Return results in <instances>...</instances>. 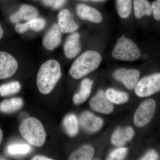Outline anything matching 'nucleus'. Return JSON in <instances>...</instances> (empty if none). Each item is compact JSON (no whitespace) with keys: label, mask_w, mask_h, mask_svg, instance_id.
Returning a JSON list of instances; mask_svg holds the SVG:
<instances>
[{"label":"nucleus","mask_w":160,"mask_h":160,"mask_svg":"<svg viewBox=\"0 0 160 160\" xmlns=\"http://www.w3.org/2000/svg\"><path fill=\"white\" fill-rule=\"evenodd\" d=\"M29 29L35 32L41 31L45 28L46 21L43 18H36L27 22Z\"/></svg>","instance_id":"obj_26"},{"label":"nucleus","mask_w":160,"mask_h":160,"mask_svg":"<svg viewBox=\"0 0 160 160\" xmlns=\"http://www.w3.org/2000/svg\"><path fill=\"white\" fill-rule=\"evenodd\" d=\"M93 81L89 78H85L81 83L79 92L74 95L73 102L78 105L85 102L89 98L91 92Z\"/></svg>","instance_id":"obj_17"},{"label":"nucleus","mask_w":160,"mask_h":160,"mask_svg":"<svg viewBox=\"0 0 160 160\" xmlns=\"http://www.w3.org/2000/svg\"><path fill=\"white\" fill-rule=\"evenodd\" d=\"M64 53L67 58L72 59L76 57L81 50L80 34L74 32L69 36L64 44Z\"/></svg>","instance_id":"obj_15"},{"label":"nucleus","mask_w":160,"mask_h":160,"mask_svg":"<svg viewBox=\"0 0 160 160\" xmlns=\"http://www.w3.org/2000/svg\"><path fill=\"white\" fill-rule=\"evenodd\" d=\"M32 1H39V0H32Z\"/></svg>","instance_id":"obj_37"},{"label":"nucleus","mask_w":160,"mask_h":160,"mask_svg":"<svg viewBox=\"0 0 160 160\" xmlns=\"http://www.w3.org/2000/svg\"><path fill=\"white\" fill-rule=\"evenodd\" d=\"M94 150L92 146L85 145L77 151L72 152L69 157V160H90L92 158Z\"/></svg>","instance_id":"obj_21"},{"label":"nucleus","mask_w":160,"mask_h":160,"mask_svg":"<svg viewBox=\"0 0 160 160\" xmlns=\"http://www.w3.org/2000/svg\"><path fill=\"white\" fill-rule=\"evenodd\" d=\"M62 41V32L58 24H55L43 38V46L48 50H52L59 46Z\"/></svg>","instance_id":"obj_13"},{"label":"nucleus","mask_w":160,"mask_h":160,"mask_svg":"<svg viewBox=\"0 0 160 160\" xmlns=\"http://www.w3.org/2000/svg\"><path fill=\"white\" fill-rule=\"evenodd\" d=\"M151 7L154 18L158 21H160V0H157L153 2Z\"/></svg>","instance_id":"obj_29"},{"label":"nucleus","mask_w":160,"mask_h":160,"mask_svg":"<svg viewBox=\"0 0 160 160\" xmlns=\"http://www.w3.org/2000/svg\"><path fill=\"white\" fill-rule=\"evenodd\" d=\"M3 139V132L2 129H0V144L2 143Z\"/></svg>","instance_id":"obj_34"},{"label":"nucleus","mask_w":160,"mask_h":160,"mask_svg":"<svg viewBox=\"0 0 160 160\" xmlns=\"http://www.w3.org/2000/svg\"><path fill=\"white\" fill-rule=\"evenodd\" d=\"M32 160H52V159L43 156L38 155L32 158Z\"/></svg>","instance_id":"obj_32"},{"label":"nucleus","mask_w":160,"mask_h":160,"mask_svg":"<svg viewBox=\"0 0 160 160\" xmlns=\"http://www.w3.org/2000/svg\"><path fill=\"white\" fill-rule=\"evenodd\" d=\"M102 60V57L98 52L86 51L74 61L69 70V73L75 79L82 78L97 69Z\"/></svg>","instance_id":"obj_2"},{"label":"nucleus","mask_w":160,"mask_h":160,"mask_svg":"<svg viewBox=\"0 0 160 160\" xmlns=\"http://www.w3.org/2000/svg\"><path fill=\"white\" fill-rule=\"evenodd\" d=\"M62 77L59 63L56 60H49L40 67L37 77L39 91L43 94L52 91Z\"/></svg>","instance_id":"obj_1"},{"label":"nucleus","mask_w":160,"mask_h":160,"mask_svg":"<svg viewBox=\"0 0 160 160\" xmlns=\"http://www.w3.org/2000/svg\"><path fill=\"white\" fill-rule=\"evenodd\" d=\"M89 105L93 111L105 114H109L114 109L112 103L106 98V94L102 90L98 92L90 100Z\"/></svg>","instance_id":"obj_9"},{"label":"nucleus","mask_w":160,"mask_h":160,"mask_svg":"<svg viewBox=\"0 0 160 160\" xmlns=\"http://www.w3.org/2000/svg\"><path fill=\"white\" fill-rule=\"evenodd\" d=\"M23 106V100L21 98L5 99L0 103V111L5 113H12L18 111Z\"/></svg>","instance_id":"obj_18"},{"label":"nucleus","mask_w":160,"mask_h":160,"mask_svg":"<svg viewBox=\"0 0 160 160\" xmlns=\"http://www.w3.org/2000/svg\"><path fill=\"white\" fill-rule=\"evenodd\" d=\"M81 1H88L89 0H81Z\"/></svg>","instance_id":"obj_36"},{"label":"nucleus","mask_w":160,"mask_h":160,"mask_svg":"<svg viewBox=\"0 0 160 160\" xmlns=\"http://www.w3.org/2000/svg\"><path fill=\"white\" fill-rule=\"evenodd\" d=\"M63 126L66 133L71 137L76 136L78 132L79 122L75 115H67L63 120Z\"/></svg>","instance_id":"obj_19"},{"label":"nucleus","mask_w":160,"mask_h":160,"mask_svg":"<svg viewBox=\"0 0 160 160\" xmlns=\"http://www.w3.org/2000/svg\"><path fill=\"white\" fill-rule=\"evenodd\" d=\"M156 108V104L154 100L149 99L143 102L135 113V125L142 127L149 124L154 116Z\"/></svg>","instance_id":"obj_6"},{"label":"nucleus","mask_w":160,"mask_h":160,"mask_svg":"<svg viewBox=\"0 0 160 160\" xmlns=\"http://www.w3.org/2000/svg\"><path fill=\"white\" fill-rule=\"evenodd\" d=\"M21 84L18 81H13L0 86V96L7 97L18 93L21 89Z\"/></svg>","instance_id":"obj_24"},{"label":"nucleus","mask_w":160,"mask_h":160,"mask_svg":"<svg viewBox=\"0 0 160 160\" xmlns=\"http://www.w3.org/2000/svg\"><path fill=\"white\" fill-rule=\"evenodd\" d=\"M31 146L25 143H15L9 145L6 149L7 153L11 156H22L31 151Z\"/></svg>","instance_id":"obj_23"},{"label":"nucleus","mask_w":160,"mask_h":160,"mask_svg":"<svg viewBox=\"0 0 160 160\" xmlns=\"http://www.w3.org/2000/svg\"><path fill=\"white\" fill-rule=\"evenodd\" d=\"M112 55L116 59L133 61L139 58L141 52L135 43L123 35L118 39Z\"/></svg>","instance_id":"obj_4"},{"label":"nucleus","mask_w":160,"mask_h":160,"mask_svg":"<svg viewBox=\"0 0 160 160\" xmlns=\"http://www.w3.org/2000/svg\"><path fill=\"white\" fill-rule=\"evenodd\" d=\"M58 26L63 33L73 32L78 28V25L75 22L71 12L66 9H63L59 13Z\"/></svg>","instance_id":"obj_11"},{"label":"nucleus","mask_w":160,"mask_h":160,"mask_svg":"<svg viewBox=\"0 0 160 160\" xmlns=\"http://www.w3.org/2000/svg\"><path fill=\"white\" fill-rule=\"evenodd\" d=\"M158 159V156L154 150H151L147 152L143 157L142 158V160H155Z\"/></svg>","instance_id":"obj_31"},{"label":"nucleus","mask_w":160,"mask_h":160,"mask_svg":"<svg viewBox=\"0 0 160 160\" xmlns=\"http://www.w3.org/2000/svg\"><path fill=\"white\" fill-rule=\"evenodd\" d=\"M80 123L84 130L89 132H95L102 127L103 121L89 111L82 112L80 117Z\"/></svg>","instance_id":"obj_10"},{"label":"nucleus","mask_w":160,"mask_h":160,"mask_svg":"<svg viewBox=\"0 0 160 160\" xmlns=\"http://www.w3.org/2000/svg\"><path fill=\"white\" fill-rule=\"evenodd\" d=\"M38 9L34 6L23 4L16 12L10 15V20L13 23H18L22 20L28 22L38 18Z\"/></svg>","instance_id":"obj_12"},{"label":"nucleus","mask_w":160,"mask_h":160,"mask_svg":"<svg viewBox=\"0 0 160 160\" xmlns=\"http://www.w3.org/2000/svg\"><path fill=\"white\" fill-rule=\"evenodd\" d=\"M117 6L118 12L121 18H126L130 15L132 8L131 0H117Z\"/></svg>","instance_id":"obj_25"},{"label":"nucleus","mask_w":160,"mask_h":160,"mask_svg":"<svg viewBox=\"0 0 160 160\" xmlns=\"http://www.w3.org/2000/svg\"><path fill=\"white\" fill-rule=\"evenodd\" d=\"M160 74L155 73L142 79L135 87V92L138 96L147 97L160 91Z\"/></svg>","instance_id":"obj_5"},{"label":"nucleus","mask_w":160,"mask_h":160,"mask_svg":"<svg viewBox=\"0 0 160 160\" xmlns=\"http://www.w3.org/2000/svg\"><path fill=\"white\" fill-rule=\"evenodd\" d=\"M18 64L12 55L5 51H0V80L11 77L17 71Z\"/></svg>","instance_id":"obj_7"},{"label":"nucleus","mask_w":160,"mask_h":160,"mask_svg":"<svg viewBox=\"0 0 160 160\" xmlns=\"http://www.w3.org/2000/svg\"><path fill=\"white\" fill-rule=\"evenodd\" d=\"M127 152H128V149L126 148H120L115 149L110 152L107 158V160H123L127 155Z\"/></svg>","instance_id":"obj_27"},{"label":"nucleus","mask_w":160,"mask_h":160,"mask_svg":"<svg viewBox=\"0 0 160 160\" xmlns=\"http://www.w3.org/2000/svg\"><path fill=\"white\" fill-rule=\"evenodd\" d=\"M134 14L137 18L144 16H150L152 13L151 4L148 0H133Z\"/></svg>","instance_id":"obj_20"},{"label":"nucleus","mask_w":160,"mask_h":160,"mask_svg":"<svg viewBox=\"0 0 160 160\" xmlns=\"http://www.w3.org/2000/svg\"><path fill=\"white\" fill-rule=\"evenodd\" d=\"M105 94L110 102L117 105L124 104L129 100V96L126 92L114 89H107Z\"/></svg>","instance_id":"obj_22"},{"label":"nucleus","mask_w":160,"mask_h":160,"mask_svg":"<svg viewBox=\"0 0 160 160\" xmlns=\"http://www.w3.org/2000/svg\"><path fill=\"white\" fill-rule=\"evenodd\" d=\"M66 0H42L45 6L58 9L62 8L66 2Z\"/></svg>","instance_id":"obj_28"},{"label":"nucleus","mask_w":160,"mask_h":160,"mask_svg":"<svg viewBox=\"0 0 160 160\" xmlns=\"http://www.w3.org/2000/svg\"><path fill=\"white\" fill-rule=\"evenodd\" d=\"M21 135L28 143L38 147L43 146L46 134L42 124L38 119L29 118L21 123L19 127Z\"/></svg>","instance_id":"obj_3"},{"label":"nucleus","mask_w":160,"mask_h":160,"mask_svg":"<svg viewBox=\"0 0 160 160\" xmlns=\"http://www.w3.org/2000/svg\"><path fill=\"white\" fill-rule=\"evenodd\" d=\"M4 35V31L3 29L1 24H0V40L2 39Z\"/></svg>","instance_id":"obj_33"},{"label":"nucleus","mask_w":160,"mask_h":160,"mask_svg":"<svg viewBox=\"0 0 160 160\" xmlns=\"http://www.w3.org/2000/svg\"><path fill=\"white\" fill-rule=\"evenodd\" d=\"M91 1L93 2H102V1H105V0H91Z\"/></svg>","instance_id":"obj_35"},{"label":"nucleus","mask_w":160,"mask_h":160,"mask_svg":"<svg viewBox=\"0 0 160 160\" xmlns=\"http://www.w3.org/2000/svg\"><path fill=\"white\" fill-rule=\"evenodd\" d=\"M77 12L82 19L88 20L92 22L99 23L103 20L102 16L96 9L85 4H78L77 6Z\"/></svg>","instance_id":"obj_14"},{"label":"nucleus","mask_w":160,"mask_h":160,"mask_svg":"<svg viewBox=\"0 0 160 160\" xmlns=\"http://www.w3.org/2000/svg\"><path fill=\"white\" fill-rule=\"evenodd\" d=\"M134 134V130L131 127H118L112 136L111 143L117 146H122L128 141H131Z\"/></svg>","instance_id":"obj_16"},{"label":"nucleus","mask_w":160,"mask_h":160,"mask_svg":"<svg viewBox=\"0 0 160 160\" xmlns=\"http://www.w3.org/2000/svg\"><path fill=\"white\" fill-rule=\"evenodd\" d=\"M140 75V72L137 69L121 68L116 70L113 76L116 79L122 82L126 88L132 89L137 84Z\"/></svg>","instance_id":"obj_8"},{"label":"nucleus","mask_w":160,"mask_h":160,"mask_svg":"<svg viewBox=\"0 0 160 160\" xmlns=\"http://www.w3.org/2000/svg\"><path fill=\"white\" fill-rule=\"evenodd\" d=\"M17 32L20 34H22L29 30L28 22L25 23H17L15 27Z\"/></svg>","instance_id":"obj_30"}]
</instances>
